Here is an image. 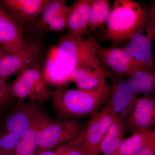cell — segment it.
<instances>
[{"label":"cell","instance_id":"cell-1","mask_svg":"<svg viewBox=\"0 0 155 155\" xmlns=\"http://www.w3.org/2000/svg\"><path fill=\"white\" fill-rule=\"evenodd\" d=\"M96 41L92 36L75 38L65 34L57 45L51 46L43 65L48 84L61 87L67 85L69 75L78 67H105L97 56Z\"/></svg>","mask_w":155,"mask_h":155},{"label":"cell","instance_id":"cell-2","mask_svg":"<svg viewBox=\"0 0 155 155\" xmlns=\"http://www.w3.org/2000/svg\"><path fill=\"white\" fill-rule=\"evenodd\" d=\"M111 93L107 82L90 90L60 88L54 96L53 107L59 118L91 117L107 104Z\"/></svg>","mask_w":155,"mask_h":155},{"label":"cell","instance_id":"cell-3","mask_svg":"<svg viewBox=\"0 0 155 155\" xmlns=\"http://www.w3.org/2000/svg\"><path fill=\"white\" fill-rule=\"evenodd\" d=\"M145 11L138 3L133 0H115L105 31L100 40L119 45L130 39L142 24Z\"/></svg>","mask_w":155,"mask_h":155},{"label":"cell","instance_id":"cell-4","mask_svg":"<svg viewBox=\"0 0 155 155\" xmlns=\"http://www.w3.org/2000/svg\"><path fill=\"white\" fill-rule=\"evenodd\" d=\"M15 98L20 101L41 102L54 96L58 90L51 91L44 76L43 65L37 64L19 73L11 84Z\"/></svg>","mask_w":155,"mask_h":155},{"label":"cell","instance_id":"cell-5","mask_svg":"<svg viewBox=\"0 0 155 155\" xmlns=\"http://www.w3.org/2000/svg\"><path fill=\"white\" fill-rule=\"evenodd\" d=\"M84 127L78 119L64 118L52 119L39 132L37 149L34 155L44 150L76 140L83 133Z\"/></svg>","mask_w":155,"mask_h":155},{"label":"cell","instance_id":"cell-6","mask_svg":"<svg viewBox=\"0 0 155 155\" xmlns=\"http://www.w3.org/2000/svg\"><path fill=\"white\" fill-rule=\"evenodd\" d=\"M44 54L42 44L37 40L24 41L23 48L15 54H6L0 59V77L5 81L25 69L41 62Z\"/></svg>","mask_w":155,"mask_h":155},{"label":"cell","instance_id":"cell-7","mask_svg":"<svg viewBox=\"0 0 155 155\" xmlns=\"http://www.w3.org/2000/svg\"><path fill=\"white\" fill-rule=\"evenodd\" d=\"M116 114L107 103L91 117L83 132L82 141L89 155H100V147Z\"/></svg>","mask_w":155,"mask_h":155},{"label":"cell","instance_id":"cell-8","mask_svg":"<svg viewBox=\"0 0 155 155\" xmlns=\"http://www.w3.org/2000/svg\"><path fill=\"white\" fill-rule=\"evenodd\" d=\"M95 45L97 56L101 64L110 67L116 74L123 76L140 68H151L134 60L123 48H104L97 40Z\"/></svg>","mask_w":155,"mask_h":155},{"label":"cell","instance_id":"cell-9","mask_svg":"<svg viewBox=\"0 0 155 155\" xmlns=\"http://www.w3.org/2000/svg\"><path fill=\"white\" fill-rule=\"evenodd\" d=\"M155 36V27L143 22L123 49L134 60L147 67L154 68L152 46Z\"/></svg>","mask_w":155,"mask_h":155},{"label":"cell","instance_id":"cell-10","mask_svg":"<svg viewBox=\"0 0 155 155\" xmlns=\"http://www.w3.org/2000/svg\"><path fill=\"white\" fill-rule=\"evenodd\" d=\"M68 6L65 0H49L32 25L38 31H62L67 28Z\"/></svg>","mask_w":155,"mask_h":155},{"label":"cell","instance_id":"cell-11","mask_svg":"<svg viewBox=\"0 0 155 155\" xmlns=\"http://www.w3.org/2000/svg\"><path fill=\"white\" fill-rule=\"evenodd\" d=\"M109 78L111 93L108 103L115 114L123 120L132 112L137 98L123 76L110 72Z\"/></svg>","mask_w":155,"mask_h":155},{"label":"cell","instance_id":"cell-12","mask_svg":"<svg viewBox=\"0 0 155 155\" xmlns=\"http://www.w3.org/2000/svg\"><path fill=\"white\" fill-rule=\"evenodd\" d=\"M23 28L0 4V47L9 54L23 48Z\"/></svg>","mask_w":155,"mask_h":155},{"label":"cell","instance_id":"cell-13","mask_svg":"<svg viewBox=\"0 0 155 155\" xmlns=\"http://www.w3.org/2000/svg\"><path fill=\"white\" fill-rule=\"evenodd\" d=\"M49 0H1L0 4L23 29L32 27Z\"/></svg>","mask_w":155,"mask_h":155},{"label":"cell","instance_id":"cell-14","mask_svg":"<svg viewBox=\"0 0 155 155\" xmlns=\"http://www.w3.org/2000/svg\"><path fill=\"white\" fill-rule=\"evenodd\" d=\"M125 124L133 131L152 129L155 125V99L153 94L137 98Z\"/></svg>","mask_w":155,"mask_h":155},{"label":"cell","instance_id":"cell-15","mask_svg":"<svg viewBox=\"0 0 155 155\" xmlns=\"http://www.w3.org/2000/svg\"><path fill=\"white\" fill-rule=\"evenodd\" d=\"M41 110L38 103L24 102L17 100L14 110L6 120L4 131L12 132L21 138L34 116Z\"/></svg>","mask_w":155,"mask_h":155},{"label":"cell","instance_id":"cell-16","mask_svg":"<svg viewBox=\"0 0 155 155\" xmlns=\"http://www.w3.org/2000/svg\"><path fill=\"white\" fill-rule=\"evenodd\" d=\"M92 0H77L68 6L66 35L75 38L90 36L88 28L90 9Z\"/></svg>","mask_w":155,"mask_h":155},{"label":"cell","instance_id":"cell-17","mask_svg":"<svg viewBox=\"0 0 155 155\" xmlns=\"http://www.w3.org/2000/svg\"><path fill=\"white\" fill-rule=\"evenodd\" d=\"M52 120L41 110L38 111L11 155H34L37 149L39 132Z\"/></svg>","mask_w":155,"mask_h":155},{"label":"cell","instance_id":"cell-18","mask_svg":"<svg viewBox=\"0 0 155 155\" xmlns=\"http://www.w3.org/2000/svg\"><path fill=\"white\" fill-rule=\"evenodd\" d=\"M110 74L106 67H78L71 72L69 81L74 82L78 89L90 90L107 83Z\"/></svg>","mask_w":155,"mask_h":155},{"label":"cell","instance_id":"cell-19","mask_svg":"<svg viewBox=\"0 0 155 155\" xmlns=\"http://www.w3.org/2000/svg\"><path fill=\"white\" fill-rule=\"evenodd\" d=\"M126 134L123 120L116 115L113 124L100 147V152L103 155H114L122 143Z\"/></svg>","mask_w":155,"mask_h":155},{"label":"cell","instance_id":"cell-20","mask_svg":"<svg viewBox=\"0 0 155 155\" xmlns=\"http://www.w3.org/2000/svg\"><path fill=\"white\" fill-rule=\"evenodd\" d=\"M154 136L155 130L153 128L135 131L131 136L124 139L121 147L114 155L135 154L141 149Z\"/></svg>","mask_w":155,"mask_h":155},{"label":"cell","instance_id":"cell-21","mask_svg":"<svg viewBox=\"0 0 155 155\" xmlns=\"http://www.w3.org/2000/svg\"><path fill=\"white\" fill-rule=\"evenodd\" d=\"M110 3L108 0H92L89 17L88 28L94 32L107 24L110 13Z\"/></svg>","mask_w":155,"mask_h":155},{"label":"cell","instance_id":"cell-22","mask_svg":"<svg viewBox=\"0 0 155 155\" xmlns=\"http://www.w3.org/2000/svg\"><path fill=\"white\" fill-rule=\"evenodd\" d=\"M132 73L136 79L140 94L143 96L153 95L155 91L154 68H140Z\"/></svg>","mask_w":155,"mask_h":155},{"label":"cell","instance_id":"cell-23","mask_svg":"<svg viewBox=\"0 0 155 155\" xmlns=\"http://www.w3.org/2000/svg\"><path fill=\"white\" fill-rule=\"evenodd\" d=\"M15 99L11 84L0 77V108L11 104Z\"/></svg>","mask_w":155,"mask_h":155},{"label":"cell","instance_id":"cell-24","mask_svg":"<svg viewBox=\"0 0 155 155\" xmlns=\"http://www.w3.org/2000/svg\"><path fill=\"white\" fill-rule=\"evenodd\" d=\"M82 139L83 133L66 151L64 155H89L84 146Z\"/></svg>","mask_w":155,"mask_h":155},{"label":"cell","instance_id":"cell-25","mask_svg":"<svg viewBox=\"0 0 155 155\" xmlns=\"http://www.w3.org/2000/svg\"><path fill=\"white\" fill-rule=\"evenodd\" d=\"M76 140L66 144L44 150L37 155H64L66 151L75 142Z\"/></svg>","mask_w":155,"mask_h":155},{"label":"cell","instance_id":"cell-26","mask_svg":"<svg viewBox=\"0 0 155 155\" xmlns=\"http://www.w3.org/2000/svg\"><path fill=\"white\" fill-rule=\"evenodd\" d=\"M135 155H155V136Z\"/></svg>","mask_w":155,"mask_h":155},{"label":"cell","instance_id":"cell-27","mask_svg":"<svg viewBox=\"0 0 155 155\" xmlns=\"http://www.w3.org/2000/svg\"><path fill=\"white\" fill-rule=\"evenodd\" d=\"M7 54L1 47H0V59L3 56Z\"/></svg>","mask_w":155,"mask_h":155},{"label":"cell","instance_id":"cell-28","mask_svg":"<svg viewBox=\"0 0 155 155\" xmlns=\"http://www.w3.org/2000/svg\"><path fill=\"white\" fill-rule=\"evenodd\" d=\"M134 155V154H130V155Z\"/></svg>","mask_w":155,"mask_h":155}]
</instances>
